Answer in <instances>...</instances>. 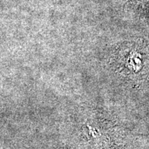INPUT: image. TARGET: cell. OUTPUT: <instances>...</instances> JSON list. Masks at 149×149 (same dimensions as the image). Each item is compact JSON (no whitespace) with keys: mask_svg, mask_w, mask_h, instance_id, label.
Instances as JSON below:
<instances>
[{"mask_svg":"<svg viewBox=\"0 0 149 149\" xmlns=\"http://www.w3.org/2000/svg\"><path fill=\"white\" fill-rule=\"evenodd\" d=\"M117 60L127 72H146L149 68V51L143 45L131 44L120 52Z\"/></svg>","mask_w":149,"mask_h":149,"instance_id":"1","label":"cell"},{"mask_svg":"<svg viewBox=\"0 0 149 149\" xmlns=\"http://www.w3.org/2000/svg\"><path fill=\"white\" fill-rule=\"evenodd\" d=\"M138 5L144 9H149V0H135Z\"/></svg>","mask_w":149,"mask_h":149,"instance_id":"2","label":"cell"}]
</instances>
